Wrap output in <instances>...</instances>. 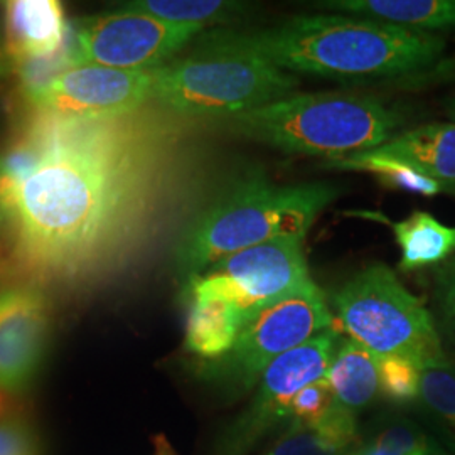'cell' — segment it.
<instances>
[{
	"label": "cell",
	"mask_w": 455,
	"mask_h": 455,
	"mask_svg": "<svg viewBox=\"0 0 455 455\" xmlns=\"http://www.w3.org/2000/svg\"><path fill=\"white\" fill-rule=\"evenodd\" d=\"M28 132L39 161L0 214V240L26 268L80 280L103 268L142 196V169L118 120L46 116Z\"/></svg>",
	"instance_id": "cell-1"
},
{
	"label": "cell",
	"mask_w": 455,
	"mask_h": 455,
	"mask_svg": "<svg viewBox=\"0 0 455 455\" xmlns=\"http://www.w3.org/2000/svg\"><path fill=\"white\" fill-rule=\"evenodd\" d=\"M270 63L291 75L341 82L420 78L447 48L439 34L417 33L344 14L295 16L255 33H240Z\"/></svg>",
	"instance_id": "cell-2"
},
{
	"label": "cell",
	"mask_w": 455,
	"mask_h": 455,
	"mask_svg": "<svg viewBox=\"0 0 455 455\" xmlns=\"http://www.w3.org/2000/svg\"><path fill=\"white\" fill-rule=\"evenodd\" d=\"M338 196L339 188L327 182L285 186L260 174L238 180L182 231L174 257L178 275L188 285L236 251L283 236L306 238Z\"/></svg>",
	"instance_id": "cell-3"
},
{
	"label": "cell",
	"mask_w": 455,
	"mask_h": 455,
	"mask_svg": "<svg viewBox=\"0 0 455 455\" xmlns=\"http://www.w3.org/2000/svg\"><path fill=\"white\" fill-rule=\"evenodd\" d=\"M299 78L276 68L238 31L201 33L193 48L152 71V97L172 114L221 118L295 93Z\"/></svg>",
	"instance_id": "cell-4"
},
{
	"label": "cell",
	"mask_w": 455,
	"mask_h": 455,
	"mask_svg": "<svg viewBox=\"0 0 455 455\" xmlns=\"http://www.w3.org/2000/svg\"><path fill=\"white\" fill-rule=\"evenodd\" d=\"M403 114L381 98L355 92L292 93L227 120L243 139L291 156L339 159L390 142Z\"/></svg>",
	"instance_id": "cell-5"
},
{
	"label": "cell",
	"mask_w": 455,
	"mask_h": 455,
	"mask_svg": "<svg viewBox=\"0 0 455 455\" xmlns=\"http://www.w3.org/2000/svg\"><path fill=\"white\" fill-rule=\"evenodd\" d=\"M332 306L347 336L378 358L407 359L420 370L447 361L430 312L387 263L351 276Z\"/></svg>",
	"instance_id": "cell-6"
},
{
	"label": "cell",
	"mask_w": 455,
	"mask_h": 455,
	"mask_svg": "<svg viewBox=\"0 0 455 455\" xmlns=\"http://www.w3.org/2000/svg\"><path fill=\"white\" fill-rule=\"evenodd\" d=\"M332 325L334 315L324 293L310 278L244 315L233 347L223 358L208 363L204 371L233 390L250 391L276 358Z\"/></svg>",
	"instance_id": "cell-7"
},
{
	"label": "cell",
	"mask_w": 455,
	"mask_h": 455,
	"mask_svg": "<svg viewBox=\"0 0 455 455\" xmlns=\"http://www.w3.org/2000/svg\"><path fill=\"white\" fill-rule=\"evenodd\" d=\"M206 29L178 26L122 4L120 7L75 20L69 66L97 65L114 69H157L176 58Z\"/></svg>",
	"instance_id": "cell-8"
},
{
	"label": "cell",
	"mask_w": 455,
	"mask_h": 455,
	"mask_svg": "<svg viewBox=\"0 0 455 455\" xmlns=\"http://www.w3.org/2000/svg\"><path fill=\"white\" fill-rule=\"evenodd\" d=\"M309 280L304 238L283 236L216 261L203 275L188 283L186 291L221 295L244 317Z\"/></svg>",
	"instance_id": "cell-9"
},
{
	"label": "cell",
	"mask_w": 455,
	"mask_h": 455,
	"mask_svg": "<svg viewBox=\"0 0 455 455\" xmlns=\"http://www.w3.org/2000/svg\"><path fill=\"white\" fill-rule=\"evenodd\" d=\"M152 71L69 66L44 82L26 86V98L46 116L120 120L152 97Z\"/></svg>",
	"instance_id": "cell-10"
},
{
	"label": "cell",
	"mask_w": 455,
	"mask_h": 455,
	"mask_svg": "<svg viewBox=\"0 0 455 455\" xmlns=\"http://www.w3.org/2000/svg\"><path fill=\"white\" fill-rule=\"evenodd\" d=\"M338 332L329 329L276 358L261 374L259 390L225 439V455L248 454L282 423L291 422L293 398L324 378L338 349Z\"/></svg>",
	"instance_id": "cell-11"
},
{
	"label": "cell",
	"mask_w": 455,
	"mask_h": 455,
	"mask_svg": "<svg viewBox=\"0 0 455 455\" xmlns=\"http://www.w3.org/2000/svg\"><path fill=\"white\" fill-rule=\"evenodd\" d=\"M51 334V302L36 280L0 282V391L26 390L39 371Z\"/></svg>",
	"instance_id": "cell-12"
},
{
	"label": "cell",
	"mask_w": 455,
	"mask_h": 455,
	"mask_svg": "<svg viewBox=\"0 0 455 455\" xmlns=\"http://www.w3.org/2000/svg\"><path fill=\"white\" fill-rule=\"evenodd\" d=\"M4 34L16 68L41 63L65 43L68 22L58 0H12L4 4Z\"/></svg>",
	"instance_id": "cell-13"
},
{
	"label": "cell",
	"mask_w": 455,
	"mask_h": 455,
	"mask_svg": "<svg viewBox=\"0 0 455 455\" xmlns=\"http://www.w3.org/2000/svg\"><path fill=\"white\" fill-rule=\"evenodd\" d=\"M314 7L417 33L455 31V0H325Z\"/></svg>",
	"instance_id": "cell-14"
},
{
	"label": "cell",
	"mask_w": 455,
	"mask_h": 455,
	"mask_svg": "<svg viewBox=\"0 0 455 455\" xmlns=\"http://www.w3.org/2000/svg\"><path fill=\"white\" fill-rule=\"evenodd\" d=\"M378 152L411 165L439 182L443 193H455V122H435L400 132Z\"/></svg>",
	"instance_id": "cell-15"
},
{
	"label": "cell",
	"mask_w": 455,
	"mask_h": 455,
	"mask_svg": "<svg viewBox=\"0 0 455 455\" xmlns=\"http://www.w3.org/2000/svg\"><path fill=\"white\" fill-rule=\"evenodd\" d=\"M361 216L381 221L391 228L400 248L402 272L439 268L455 255V227H447L430 212H415L402 221H391L383 212H363Z\"/></svg>",
	"instance_id": "cell-16"
},
{
	"label": "cell",
	"mask_w": 455,
	"mask_h": 455,
	"mask_svg": "<svg viewBox=\"0 0 455 455\" xmlns=\"http://www.w3.org/2000/svg\"><path fill=\"white\" fill-rule=\"evenodd\" d=\"M189 312L186 321L184 347L208 363L223 358L238 338L242 312L221 295L188 293Z\"/></svg>",
	"instance_id": "cell-17"
},
{
	"label": "cell",
	"mask_w": 455,
	"mask_h": 455,
	"mask_svg": "<svg viewBox=\"0 0 455 455\" xmlns=\"http://www.w3.org/2000/svg\"><path fill=\"white\" fill-rule=\"evenodd\" d=\"M325 379L338 405L356 411L373 403L379 391V358L358 341L338 344Z\"/></svg>",
	"instance_id": "cell-18"
},
{
	"label": "cell",
	"mask_w": 455,
	"mask_h": 455,
	"mask_svg": "<svg viewBox=\"0 0 455 455\" xmlns=\"http://www.w3.org/2000/svg\"><path fill=\"white\" fill-rule=\"evenodd\" d=\"M356 432L355 411L334 403L319 422L291 423L261 455H341L353 447Z\"/></svg>",
	"instance_id": "cell-19"
},
{
	"label": "cell",
	"mask_w": 455,
	"mask_h": 455,
	"mask_svg": "<svg viewBox=\"0 0 455 455\" xmlns=\"http://www.w3.org/2000/svg\"><path fill=\"white\" fill-rule=\"evenodd\" d=\"M125 5L171 24L203 29L233 22L251 11L246 2L229 0H132Z\"/></svg>",
	"instance_id": "cell-20"
},
{
	"label": "cell",
	"mask_w": 455,
	"mask_h": 455,
	"mask_svg": "<svg viewBox=\"0 0 455 455\" xmlns=\"http://www.w3.org/2000/svg\"><path fill=\"white\" fill-rule=\"evenodd\" d=\"M327 165L332 169H341V171L370 172L385 186L405 191L410 195L434 197V196L443 193L439 182L423 176L408 164L378 152L376 148L351 154V156L339 157V159H331Z\"/></svg>",
	"instance_id": "cell-21"
},
{
	"label": "cell",
	"mask_w": 455,
	"mask_h": 455,
	"mask_svg": "<svg viewBox=\"0 0 455 455\" xmlns=\"http://www.w3.org/2000/svg\"><path fill=\"white\" fill-rule=\"evenodd\" d=\"M419 398L443 420L455 437V364L445 361L423 368Z\"/></svg>",
	"instance_id": "cell-22"
},
{
	"label": "cell",
	"mask_w": 455,
	"mask_h": 455,
	"mask_svg": "<svg viewBox=\"0 0 455 455\" xmlns=\"http://www.w3.org/2000/svg\"><path fill=\"white\" fill-rule=\"evenodd\" d=\"M420 368L402 358H379V391L391 402H411L419 398Z\"/></svg>",
	"instance_id": "cell-23"
},
{
	"label": "cell",
	"mask_w": 455,
	"mask_h": 455,
	"mask_svg": "<svg viewBox=\"0 0 455 455\" xmlns=\"http://www.w3.org/2000/svg\"><path fill=\"white\" fill-rule=\"evenodd\" d=\"M334 393L331 390L325 376L315 379L299 391V395L293 398L291 423L319 422L334 407Z\"/></svg>",
	"instance_id": "cell-24"
},
{
	"label": "cell",
	"mask_w": 455,
	"mask_h": 455,
	"mask_svg": "<svg viewBox=\"0 0 455 455\" xmlns=\"http://www.w3.org/2000/svg\"><path fill=\"white\" fill-rule=\"evenodd\" d=\"M420 443L405 428H390L373 442L355 449V455H407Z\"/></svg>",
	"instance_id": "cell-25"
},
{
	"label": "cell",
	"mask_w": 455,
	"mask_h": 455,
	"mask_svg": "<svg viewBox=\"0 0 455 455\" xmlns=\"http://www.w3.org/2000/svg\"><path fill=\"white\" fill-rule=\"evenodd\" d=\"M435 291L443 324L455 341V257L437 268Z\"/></svg>",
	"instance_id": "cell-26"
},
{
	"label": "cell",
	"mask_w": 455,
	"mask_h": 455,
	"mask_svg": "<svg viewBox=\"0 0 455 455\" xmlns=\"http://www.w3.org/2000/svg\"><path fill=\"white\" fill-rule=\"evenodd\" d=\"M0 455H37L31 430L16 420H0Z\"/></svg>",
	"instance_id": "cell-27"
},
{
	"label": "cell",
	"mask_w": 455,
	"mask_h": 455,
	"mask_svg": "<svg viewBox=\"0 0 455 455\" xmlns=\"http://www.w3.org/2000/svg\"><path fill=\"white\" fill-rule=\"evenodd\" d=\"M455 80V56L449 60H442L439 65L435 66L432 71L423 75L420 78H415L413 83H435V82H452Z\"/></svg>",
	"instance_id": "cell-28"
},
{
	"label": "cell",
	"mask_w": 455,
	"mask_h": 455,
	"mask_svg": "<svg viewBox=\"0 0 455 455\" xmlns=\"http://www.w3.org/2000/svg\"><path fill=\"white\" fill-rule=\"evenodd\" d=\"M14 69H16V65H14V61L9 54V49H7L4 26H0V86L12 75Z\"/></svg>",
	"instance_id": "cell-29"
},
{
	"label": "cell",
	"mask_w": 455,
	"mask_h": 455,
	"mask_svg": "<svg viewBox=\"0 0 455 455\" xmlns=\"http://www.w3.org/2000/svg\"><path fill=\"white\" fill-rule=\"evenodd\" d=\"M152 445H154L152 455H180L164 434L156 435L154 440H152Z\"/></svg>",
	"instance_id": "cell-30"
},
{
	"label": "cell",
	"mask_w": 455,
	"mask_h": 455,
	"mask_svg": "<svg viewBox=\"0 0 455 455\" xmlns=\"http://www.w3.org/2000/svg\"><path fill=\"white\" fill-rule=\"evenodd\" d=\"M407 455H432L430 452H428V449L423 445V443H420L419 447H415L411 452H408Z\"/></svg>",
	"instance_id": "cell-31"
},
{
	"label": "cell",
	"mask_w": 455,
	"mask_h": 455,
	"mask_svg": "<svg viewBox=\"0 0 455 455\" xmlns=\"http://www.w3.org/2000/svg\"><path fill=\"white\" fill-rule=\"evenodd\" d=\"M5 411H7V395L0 391V415H4Z\"/></svg>",
	"instance_id": "cell-32"
},
{
	"label": "cell",
	"mask_w": 455,
	"mask_h": 455,
	"mask_svg": "<svg viewBox=\"0 0 455 455\" xmlns=\"http://www.w3.org/2000/svg\"><path fill=\"white\" fill-rule=\"evenodd\" d=\"M451 116H452V120L455 122V100L451 103Z\"/></svg>",
	"instance_id": "cell-33"
},
{
	"label": "cell",
	"mask_w": 455,
	"mask_h": 455,
	"mask_svg": "<svg viewBox=\"0 0 455 455\" xmlns=\"http://www.w3.org/2000/svg\"><path fill=\"white\" fill-rule=\"evenodd\" d=\"M341 455H355V449H353V447H351V449H349V451H346V452H342Z\"/></svg>",
	"instance_id": "cell-34"
},
{
	"label": "cell",
	"mask_w": 455,
	"mask_h": 455,
	"mask_svg": "<svg viewBox=\"0 0 455 455\" xmlns=\"http://www.w3.org/2000/svg\"><path fill=\"white\" fill-rule=\"evenodd\" d=\"M454 196H455V193H454Z\"/></svg>",
	"instance_id": "cell-35"
}]
</instances>
